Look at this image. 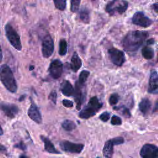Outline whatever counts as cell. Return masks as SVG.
<instances>
[{
	"mask_svg": "<svg viewBox=\"0 0 158 158\" xmlns=\"http://www.w3.org/2000/svg\"><path fill=\"white\" fill-rule=\"evenodd\" d=\"M148 36V33L146 31H130L122 40V46L128 52H135L143 45Z\"/></svg>",
	"mask_w": 158,
	"mask_h": 158,
	"instance_id": "obj_1",
	"label": "cell"
},
{
	"mask_svg": "<svg viewBox=\"0 0 158 158\" xmlns=\"http://www.w3.org/2000/svg\"><path fill=\"white\" fill-rule=\"evenodd\" d=\"M0 79L6 88L11 93H15L17 89V85L13 73L10 67L3 64L0 67Z\"/></svg>",
	"mask_w": 158,
	"mask_h": 158,
	"instance_id": "obj_2",
	"label": "cell"
},
{
	"mask_svg": "<svg viewBox=\"0 0 158 158\" xmlns=\"http://www.w3.org/2000/svg\"><path fill=\"white\" fill-rule=\"evenodd\" d=\"M102 107V103L99 101L97 96L91 98L88 104L81 110L79 113V117L81 118H89L97 113Z\"/></svg>",
	"mask_w": 158,
	"mask_h": 158,
	"instance_id": "obj_3",
	"label": "cell"
},
{
	"mask_svg": "<svg viewBox=\"0 0 158 158\" xmlns=\"http://www.w3.org/2000/svg\"><path fill=\"white\" fill-rule=\"evenodd\" d=\"M128 7L127 1L122 0H114L110 1L106 6V11L110 15L122 14Z\"/></svg>",
	"mask_w": 158,
	"mask_h": 158,
	"instance_id": "obj_4",
	"label": "cell"
},
{
	"mask_svg": "<svg viewBox=\"0 0 158 158\" xmlns=\"http://www.w3.org/2000/svg\"><path fill=\"white\" fill-rule=\"evenodd\" d=\"M5 32L7 38L11 45L17 50L20 51L22 49V44L20 41V36L16 30L12 27L10 23H7L5 26Z\"/></svg>",
	"mask_w": 158,
	"mask_h": 158,
	"instance_id": "obj_5",
	"label": "cell"
},
{
	"mask_svg": "<svg viewBox=\"0 0 158 158\" xmlns=\"http://www.w3.org/2000/svg\"><path fill=\"white\" fill-rule=\"evenodd\" d=\"M54 49V41L49 34H47L42 41V54L44 58H48L52 54Z\"/></svg>",
	"mask_w": 158,
	"mask_h": 158,
	"instance_id": "obj_6",
	"label": "cell"
},
{
	"mask_svg": "<svg viewBox=\"0 0 158 158\" xmlns=\"http://www.w3.org/2000/svg\"><path fill=\"white\" fill-rule=\"evenodd\" d=\"M108 53L112 62L117 66H122L125 61L124 52L115 48H112L108 49Z\"/></svg>",
	"mask_w": 158,
	"mask_h": 158,
	"instance_id": "obj_7",
	"label": "cell"
},
{
	"mask_svg": "<svg viewBox=\"0 0 158 158\" xmlns=\"http://www.w3.org/2000/svg\"><path fill=\"white\" fill-rule=\"evenodd\" d=\"M131 22L133 24L141 27H148L152 23V20L146 16L143 12H136L132 17Z\"/></svg>",
	"mask_w": 158,
	"mask_h": 158,
	"instance_id": "obj_8",
	"label": "cell"
},
{
	"mask_svg": "<svg viewBox=\"0 0 158 158\" xmlns=\"http://www.w3.org/2000/svg\"><path fill=\"white\" fill-rule=\"evenodd\" d=\"M61 149L68 152L79 154L84 148V145L80 143H74L69 141H62L60 143Z\"/></svg>",
	"mask_w": 158,
	"mask_h": 158,
	"instance_id": "obj_9",
	"label": "cell"
},
{
	"mask_svg": "<svg viewBox=\"0 0 158 158\" xmlns=\"http://www.w3.org/2000/svg\"><path fill=\"white\" fill-rule=\"evenodd\" d=\"M140 156L142 158H158V148L154 144H146L140 151Z\"/></svg>",
	"mask_w": 158,
	"mask_h": 158,
	"instance_id": "obj_10",
	"label": "cell"
},
{
	"mask_svg": "<svg viewBox=\"0 0 158 158\" xmlns=\"http://www.w3.org/2000/svg\"><path fill=\"white\" fill-rule=\"evenodd\" d=\"M48 71L50 75L54 79H57L61 77L63 72V64L59 59H55L49 65Z\"/></svg>",
	"mask_w": 158,
	"mask_h": 158,
	"instance_id": "obj_11",
	"label": "cell"
},
{
	"mask_svg": "<svg viewBox=\"0 0 158 158\" xmlns=\"http://www.w3.org/2000/svg\"><path fill=\"white\" fill-rule=\"evenodd\" d=\"M83 85H81L78 83L77 81L75 83V88L74 89L73 96L75 101L76 102V108L78 110L81 109V105L83 102L85 101V94L83 91Z\"/></svg>",
	"mask_w": 158,
	"mask_h": 158,
	"instance_id": "obj_12",
	"label": "cell"
},
{
	"mask_svg": "<svg viewBox=\"0 0 158 158\" xmlns=\"http://www.w3.org/2000/svg\"><path fill=\"white\" fill-rule=\"evenodd\" d=\"M30 101L31 105L28 110V115L32 120L40 124L42 122L41 114L39 110L38 107L33 102L31 98H30Z\"/></svg>",
	"mask_w": 158,
	"mask_h": 158,
	"instance_id": "obj_13",
	"label": "cell"
},
{
	"mask_svg": "<svg viewBox=\"0 0 158 158\" xmlns=\"http://www.w3.org/2000/svg\"><path fill=\"white\" fill-rule=\"evenodd\" d=\"M0 109L7 117L10 118H14L19 112L18 107L13 104L1 103L0 104Z\"/></svg>",
	"mask_w": 158,
	"mask_h": 158,
	"instance_id": "obj_14",
	"label": "cell"
},
{
	"mask_svg": "<svg viewBox=\"0 0 158 158\" xmlns=\"http://www.w3.org/2000/svg\"><path fill=\"white\" fill-rule=\"evenodd\" d=\"M148 91L152 94H157L158 93V74L156 70H152L150 74Z\"/></svg>",
	"mask_w": 158,
	"mask_h": 158,
	"instance_id": "obj_15",
	"label": "cell"
},
{
	"mask_svg": "<svg viewBox=\"0 0 158 158\" xmlns=\"http://www.w3.org/2000/svg\"><path fill=\"white\" fill-rule=\"evenodd\" d=\"M62 93L66 96H71L73 94L74 89L71 83L68 80H64L60 85Z\"/></svg>",
	"mask_w": 158,
	"mask_h": 158,
	"instance_id": "obj_16",
	"label": "cell"
},
{
	"mask_svg": "<svg viewBox=\"0 0 158 158\" xmlns=\"http://www.w3.org/2000/svg\"><path fill=\"white\" fill-rule=\"evenodd\" d=\"M82 65V62L78 54L74 52L70 61V68L74 72H77Z\"/></svg>",
	"mask_w": 158,
	"mask_h": 158,
	"instance_id": "obj_17",
	"label": "cell"
},
{
	"mask_svg": "<svg viewBox=\"0 0 158 158\" xmlns=\"http://www.w3.org/2000/svg\"><path fill=\"white\" fill-rule=\"evenodd\" d=\"M40 138L42 140V141L44 143V149L46 151H48L49 153H52V154H60V152L58 151L55 148L54 144L48 138L45 137L44 136L41 135Z\"/></svg>",
	"mask_w": 158,
	"mask_h": 158,
	"instance_id": "obj_18",
	"label": "cell"
},
{
	"mask_svg": "<svg viewBox=\"0 0 158 158\" xmlns=\"http://www.w3.org/2000/svg\"><path fill=\"white\" fill-rule=\"evenodd\" d=\"M114 146V144L112 142V139L107 141L105 143V144L103 148L102 152H103L104 156L106 158H112V157L113 152H114V149H113Z\"/></svg>",
	"mask_w": 158,
	"mask_h": 158,
	"instance_id": "obj_19",
	"label": "cell"
},
{
	"mask_svg": "<svg viewBox=\"0 0 158 158\" xmlns=\"http://www.w3.org/2000/svg\"><path fill=\"white\" fill-rule=\"evenodd\" d=\"M138 107H139V109L141 111V112L143 115H146L148 113L149 110L151 109V102L148 98H145L142 99V100L141 101V102L139 104Z\"/></svg>",
	"mask_w": 158,
	"mask_h": 158,
	"instance_id": "obj_20",
	"label": "cell"
},
{
	"mask_svg": "<svg viewBox=\"0 0 158 158\" xmlns=\"http://www.w3.org/2000/svg\"><path fill=\"white\" fill-rule=\"evenodd\" d=\"M142 56L146 59H152L154 56V51L153 49L148 46H144L141 50Z\"/></svg>",
	"mask_w": 158,
	"mask_h": 158,
	"instance_id": "obj_21",
	"label": "cell"
},
{
	"mask_svg": "<svg viewBox=\"0 0 158 158\" xmlns=\"http://www.w3.org/2000/svg\"><path fill=\"white\" fill-rule=\"evenodd\" d=\"M80 19L85 23L89 22V12L86 7H82L79 12Z\"/></svg>",
	"mask_w": 158,
	"mask_h": 158,
	"instance_id": "obj_22",
	"label": "cell"
},
{
	"mask_svg": "<svg viewBox=\"0 0 158 158\" xmlns=\"http://www.w3.org/2000/svg\"><path fill=\"white\" fill-rule=\"evenodd\" d=\"M62 127L65 130L69 131L74 130L77 127V125L73 121L69 119H66L64 120L62 123Z\"/></svg>",
	"mask_w": 158,
	"mask_h": 158,
	"instance_id": "obj_23",
	"label": "cell"
},
{
	"mask_svg": "<svg viewBox=\"0 0 158 158\" xmlns=\"http://www.w3.org/2000/svg\"><path fill=\"white\" fill-rule=\"evenodd\" d=\"M89 75V71L86 70H82L80 73V75L78 77V80L77 82L81 85H83L85 83V82L86 81Z\"/></svg>",
	"mask_w": 158,
	"mask_h": 158,
	"instance_id": "obj_24",
	"label": "cell"
},
{
	"mask_svg": "<svg viewBox=\"0 0 158 158\" xmlns=\"http://www.w3.org/2000/svg\"><path fill=\"white\" fill-rule=\"evenodd\" d=\"M67 52V43L65 39H61L59 42V54L60 56H64Z\"/></svg>",
	"mask_w": 158,
	"mask_h": 158,
	"instance_id": "obj_25",
	"label": "cell"
},
{
	"mask_svg": "<svg viewBox=\"0 0 158 158\" xmlns=\"http://www.w3.org/2000/svg\"><path fill=\"white\" fill-rule=\"evenodd\" d=\"M54 4L56 8L60 10H64L66 7L65 0H54Z\"/></svg>",
	"mask_w": 158,
	"mask_h": 158,
	"instance_id": "obj_26",
	"label": "cell"
},
{
	"mask_svg": "<svg viewBox=\"0 0 158 158\" xmlns=\"http://www.w3.org/2000/svg\"><path fill=\"white\" fill-rule=\"evenodd\" d=\"M114 110H119L121 109V113L122 115H123L125 117L127 118H130L131 117V113L130 112L129 109H128L127 107H126L125 106H121V107H114Z\"/></svg>",
	"mask_w": 158,
	"mask_h": 158,
	"instance_id": "obj_27",
	"label": "cell"
},
{
	"mask_svg": "<svg viewBox=\"0 0 158 158\" xmlns=\"http://www.w3.org/2000/svg\"><path fill=\"white\" fill-rule=\"evenodd\" d=\"M80 0H72L71 1V6H70V10L72 12H77L80 4Z\"/></svg>",
	"mask_w": 158,
	"mask_h": 158,
	"instance_id": "obj_28",
	"label": "cell"
},
{
	"mask_svg": "<svg viewBox=\"0 0 158 158\" xmlns=\"http://www.w3.org/2000/svg\"><path fill=\"white\" fill-rule=\"evenodd\" d=\"M119 100V96L117 93L112 94L109 99V102L111 106H114L117 104Z\"/></svg>",
	"mask_w": 158,
	"mask_h": 158,
	"instance_id": "obj_29",
	"label": "cell"
},
{
	"mask_svg": "<svg viewBox=\"0 0 158 158\" xmlns=\"http://www.w3.org/2000/svg\"><path fill=\"white\" fill-rule=\"evenodd\" d=\"M110 123L113 125H120L122 123V121L119 117L117 115H113L112 117Z\"/></svg>",
	"mask_w": 158,
	"mask_h": 158,
	"instance_id": "obj_30",
	"label": "cell"
},
{
	"mask_svg": "<svg viewBox=\"0 0 158 158\" xmlns=\"http://www.w3.org/2000/svg\"><path fill=\"white\" fill-rule=\"evenodd\" d=\"M110 112H102L99 117V119L101 120H102V122H106L110 118Z\"/></svg>",
	"mask_w": 158,
	"mask_h": 158,
	"instance_id": "obj_31",
	"label": "cell"
},
{
	"mask_svg": "<svg viewBox=\"0 0 158 158\" xmlns=\"http://www.w3.org/2000/svg\"><path fill=\"white\" fill-rule=\"evenodd\" d=\"M49 99H50L54 104H56V101H57V93L55 90L52 91L49 96H48Z\"/></svg>",
	"mask_w": 158,
	"mask_h": 158,
	"instance_id": "obj_32",
	"label": "cell"
},
{
	"mask_svg": "<svg viewBox=\"0 0 158 158\" xmlns=\"http://www.w3.org/2000/svg\"><path fill=\"white\" fill-rule=\"evenodd\" d=\"M112 142L114 145H118V144H123L124 143V139H123V138H122L121 136L112 138Z\"/></svg>",
	"mask_w": 158,
	"mask_h": 158,
	"instance_id": "obj_33",
	"label": "cell"
},
{
	"mask_svg": "<svg viewBox=\"0 0 158 158\" xmlns=\"http://www.w3.org/2000/svg\"><path fill=\"white\" fill-rule=\"evenodd\" d=\"M62 104L64 107H68V108H70L73 106V102L72 101L68 100V99L62 100Z\"/></svg>",
	"mask_w": 158,
	"mask_h": 158,
	"instance_id": "obj_34",
	"label": "cell"
},
{
	"mask_svg": "<svg viewBox=\"0 0 158 158\" xmlns=\"http://www.w3.org/2000/svg\"><path fill=\"white\" fill-rule=\"evenodd\" d=\"M15 147L19 148H20V149H23V150L25 149V148H26L25 145L22 142H20V143H19V144H16V145L15 146Z\"/></svg>",
	"mask_w": 158,
	"mask_h": 158,
	"instance_id": "obj_35",
	"label": "cell"
},
{
	"mask_svg": "<svg viewBox=\"0 0 158 158\" xmlns=\"http://www.w3.org/2000/svg\"><path fill=\"white\" fill-rule=\"evenodd\" d=\"M152 7L153 8V9L155 10L156 12H157V10H158V4L156 2L155 4H153L152 5Z\"/></svg>",
	"mask_w": 158,
	"mask_h": 158,
	"instance_id": "obj_36",
	"label": "cell"
},
{
	"mask_svg": "<svg viewBox=\"0 0 158 158\" xmlns=\"http://www.w3.org/2000/svg\"><path fill=\"white\" fill-rule=\"evenodd\" d=\"M154 43V39H149L147 41V44H152Z\"/></svg>",
	"mask_w": 158,
	"mask_h": 158,
	"instance_id": "obj_37",
	"label": "cell"
},
{
	"mask_svg": "<svg viewBox=\"0 0 158 158\" xmlns=\"http://www.w3.org/2000/svg\"><path fill=\"white\" fill-rule=\"evenodd\" d=\"M25 96H26V95H25V94H23V95H22L20 98H19V101H23V100H24V98H25Z\"/></svg>",
	"mask_w": 158,
	"mask_h": 158,
	"instance_id": "obj_38",
	"label": "cell"
},
{
	"mask_svg": "<svg viewBox=\"0 0 158 158\" xmlns=\"http://www.w3.org/2000/svg\"><path fill=\"white\" fill-rule=\"evenodd\" d=\"M2 59V50H1V47L0 46V63L1 62Z\"/></svg>",
	"mask_w": 158,
	"mask_h": 158,
	"instance_id": "obj_39",
	"label": "cell"
},
{
	"mask_svg": "<svg viewBox=\"0 0 158 158\" xmlns=\"http://www.w3.org/2000/svg\"><path fill=\"white\" fill-rule=\"evenodd\" d=\"M4 150H6V148L3 145L0 144V151H4Z\"/></svg>",
	"mask_w": 158,
	"mask_h": 158,
	"instance_id": "obj_40",
	"label": "cell"
},
{
	"mask_svg": "<svg viewBox=\"0 0 158 158\" xmlns=\"http://www.w3.org/2000/svg\"><path fill=\"white\" fill-rule=\"evenodd\" d=\"M3 134V130L2 129V128L0 127V136H1Z\"/></svg>",
	"mask_w": 158,
	"mask_h": 158,
	"instance_id": "obj_41",
	"label": "cell"
},
{
	"mask_svg": "<svg viewBox=\"0 0 158 158\" xmlns=\"http://www.w3.org/2000/svg\"><path fill=\"white\" fill-rule=\"evenodd\" d=\"M33 69H34V66L33 65H30V68H29V70H32Z\"/></svg>",
	"mask_w": 158,
	"mask_h": 158,
	"instance_id": "obj_42",
	"label": "cell"
},
{
	"mask_svg": "<svg viewBox=\"0 0 158 158\" xmlns=\"http://www.w3.org/2000/svg\"><path fill=\"white\" fill-rule=\"evenodd\" d=\"M19 158H27V157H25V156H23V155H22V156H20V157Z\"/></svg>",
	"mask_w": 158,
	"mask_h": 158,
	"instance_id": "obj_43",
	"label": "cell"
},
{
	"mask_svg": "<svg viewBox=\"0 0 158 158\" xmlns=\"http://www.w3.org/2000/svg\"><path fill=\"white\" fill-rule=\"evenodd\" d=\"M96 158H99V157H96Z\"/></svg>",
	"mask_w": 158,
	"mask_h": 158,
	"instance_id": "obj_44",
	"label": "cell"
}]
</instances>
